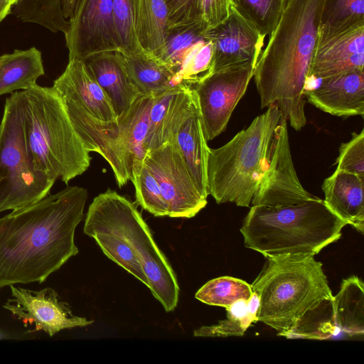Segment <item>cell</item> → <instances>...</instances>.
<instances>
[{"label":"cell","instance_id":"obj_30","mask_svg":"<svg viewBox=\"0 0 364 364\" xmlns=\"http://www.w3.org/2000/svg\"><path fill=\"white\" fill-rule=\"evenodd\" d=\"M289 0H232L235 11L262 35L274 32Z\"/></svg>","mask_w":364,"mask_h":364},{"label":"cell","instance_id":"obj_32","mask_svg":"<svg viewBox=\"0 0 364 364\" xmlns=\"http://www.w3.org/2000/svg\"><path fill=\"white\" fill-rule=\"evenodd\" d=\"M251 284L232 277H220L205 283L196 293V299L208 305L227 308L252 295Z\"/></svg>","mask_w":364,"mask_h":364},{"label":"cell","instance_id":"obj_16","mask_svg":"<svg viewBox=\"0 0 364 364\" xmlns=\"http://www.w3.org/2000/svg\"><path fill=\"white\" fill-rule=\"evenodd\" d=\"M198 105L194 90L183 85L155 95L149 112L146 151L172 141L181 124Z\"/></svg>","mask_w":364,"mask_h":364},{"label":"cell","instance_id":"obj_10","mask_svg":"<svg viewBox=\"0 0 364 364\" xmlns=\"http://www.w3.org/2000/svg\"><path fill=\"white\" fill-rule=\"evenodd\" d=\"M144 162L159 183L168 217L191 218L205 207L207 198L197 187L175 142L147 151Z\"/></svg>","mask_w":364,"mask_h":364},{"label":"cell","instance_id":"obj_35","mask_svg":"<svg viewBox=\"0 0 364 364\" xmlns=\"http://www.w3.org/2000/svg\"><path fill=\"white\" fill-rule=\"evenodd\" d=\"M135 1L136 0H112L119 52L122 53L144 52L138 43L135 32Z\"/></svg>","mask_w":364,"mask_h":364},{"label":"cell","instance_id":"obj_12","mask_svg":"<svg viewBox=\"0 0 364 364\" xmlns=\"http://www.w3.org/2000/svg\"><path fill=\"white\" fill-rule=\"evenodd\" d=\"M65 38L69 59L119 51L112 0H76Z\"/></svg>","mask_w":364,"mask_h":364},{"label":"cell","instance_id":"obj_36","mask_svg":"<svg viewBox=\"0 0 364 364\" xmlns=\"http://www.w3.org/2000/svg\"><path fill=\"white\" fill-rule=\"evenodd\" d=\"M164 1L168 12V29L192 23H199L205 28L211 0Z\"/></svg>","mask_w":364,"mask_h":364},{"label":"cell","instance_id":"obj_19","mask_svg":"<svg viewBox=\"0 0 364 364\" xmlns=\"http://www.w3.org/2000/svg\"><path fill=\"white\" fill-rule=\"evenodd\" d=\"M84 61L90 74L108 96L118 118L143 95L132 80L119 51L99 53Z\"/></svg>","mask_w":364,"mask_h":364},{"label":"cell","instance_id":"obj_26","mask_svg":"<svg viewBox=\"0 0 364 364\" xmlns=\"http://www.w3.org/2000/svg\"><path fill=\"white\" fill-rule=\"evenodd\" d=\"M76 0H18L14 14L24 22L40 25L64 35L68 32Z\"/></svg>","mask_w":364,"mask_h":364},{"label":"cell","instance_id":"obj_33","mask_svg":"<svg viewBox=\"0 0 364 364\" xmlns=\"http://www.w3.org/2000/svg\"><path fill=\"white\" fill-rule=\"evenodd\" d=\"M206 33L205 28L199 23L168 29L165 46L157 60L176 74V80L186 52L193 43L204 37Z\"/></svg>","mask_w":364,"mask_h":364},{"label":"cell","instance_id":"obj_22","mask_svg":"<svg viewBox=\"0 0 364 364\" xmlns=\"http://www.w3.org/2000/svg\"><path fill=\"white\" fill-rule=\"evenodd\" d=\"M168 31V12L164 0H136L135 32L141 50L158 59Z\"/></svg>","mask_w":364,"mask_h":364},{"label":"cell","instance_id":"obj_3","mask_svg":"<svg viewBox=\"0 0 364 364\" xmlns=\"http://www.w3.org/2000/svg\"><path fill=\"white\" fill-rule=\"evenodd\" d=\"M346 225L315 196L296 203L251 205L240 232L245 246L266 258L314 256L337 241Z\"/></svg>","mask_w":364,"mask_h":364},{"label":"cell","instance_id":"obj_39","mask_svg":"<svg viewBox=\"0 0 364 364\" xmlns=\"http://www.w3.org/2000/svg\"><path fill=\"white\" fill-rule=\"evenodd\" d=\"M4 337V335L0 332V338H2Z\"/></svg>","mask_w":364,"mask_h":364},{"label":"cell","instance_id":"obj_37","mask_svg":"<svg viewBox=\"0 0 364 364\" xmlns=\"http://www.w3.org/2000/svg\"><path fill=\"white\" fill-rule=\"evenodd\" d=\"M337 169L364 176V129L352 133V138L339 147Z\"/></svg>","mask_w":364,"mask_h":364},{"label":"cell","instance_id":"obj_11","mask_svg":"<svg viewBox=\"0 0 364 364\" xmlns=\"http://www.w3.org/2000/svg\"><path fill=\"white\" fill-rule=\"evenodd\" d=\"M256 64L249 62L220 69L193 87L207 141L226 129L233 110L253 77Z\"/></svg>","mask_w":364,"mask_h":364},{"label":"cell","instance_id":"obj_18","mask_svg":"<svg viewBox=\"0 0 364 364\" xmlns=\"http://www.w3.org/2000/svg\"><path fill=\"white\" fill-rule=\"evenodd\" d=\"M364 68V25L318 45L309 78L323 79Z\"/></svg>","mask_w":364,"mask_h":364},{"label":"cell","instance_id":"obj_27","mask_svg":"<svg viewBox=\"0 0 364 364\" xmlns=\"http://www.w3.org/2000/svg\"><path fill=\"white\" fill-rule=\"evenodd\" d=\"M364 25V0H324L318 45Z\"/></svg>","mask_w":364,"mask_h":364},{"label":"cell","instance_id":"obj_1","mask_svg":"<svg viewBox=\"0 0 364 364\" xmlns=\"http://www.w3.org/2000/svg\"><path fill=\"white\" fill-rule=\"evenodd\" d=\"M87 191L68 186L0 218V288L42 283L78 253Z\"/></svg>","mask_w":364,"mask_h":364},{"label":"cell","instance_id":"obj_7","mask_svg":"<svg viewBox=\"0 0 364 364\" xmlns=\"http://www.w3.org/2000/svg\"><path fill=\"white\" fill-rule=\"evenodd\" d=\"M225 145L209 147L207 193L217 203L250 207L269 164V151L282 113L273 105Z\"/></svg>","mask_w":364,"mask_h":364},{"label":"cell","instance_id":"obj_29","mask_svg":"<svg viewBox=\"0 0 364 364\" xmlns=\"http://www.w3.org/2000/svg\"><path fill=\"white\" fill-rule=\"evenodd\" d=\"M213 43L205 33L186 52L177 75V81L180 85L193 88L213 73Z\"/></svg>","mask_w":364,"mask_h":364},{"label":"cell","instance_id":"obj_34","mask_svg":"<svg viewBox=\"0 0 364 364\" xmlns=\"http://www.w3.org/2000/svg\"><path fill=\"white\" fill-rule=\"evenodd\" d=\"M332 301H325L307 312L286 338L326 339L336 335L338 329L333 321Z\"/></svg>","mask_w":364,"mask_h":364},{"label":"cell","instance_id":"obj_38","mask_svg":"<svg viewBox=\"0 0 364 364\" xmlns=\"http://www.w3.org/2000/svg\"><path fill=\"white\" fill-rule=\"evenodd\" d=\"M15 0H0V22L12 11Z\"/></svg>","mask_w":364,"mask_h":364},{"label":"cell","instance_id":"obj_25","mask_svg":"<svg viewBox=\"0 0 364 364\" xmlns=\"http://www.w3.org/2000/svg\"><path fill=\"white\" fill-rule=\"evenodd\" d=\"M121 53L132 80L141 94L157 95L180 85L176 74L157 59L144 52Z\"/></svg>","mask_w":364,"mask_h":364},{"label":"cell","instance_id":"obj_20","mask_svg":"<svg viewBox=\"0 0 364 364\" xmlns=\"http://www.w3.org/2000/svg\"><path fill=\"white\" fill-rule=\"evenodd\" d=\"M330 210L360 233L364 232V176L336 169L322 184Z\"/></svg>","mask_w":364,"mask_h":364},{"label":"cell","instance_id":"obj_13","mask_svg":"<svg viewBox=\"0 0 364 364\" xmlns=\"http://www.w3.org/2000/svg\"><path fill=\"white\" fill-rule=\"evenodd\" d=\"M281 117L269 151V164L252 200V205H278L303 202L315 197L301 185L294 166L287 129Z\"/></svg>","mask_w":364,"mask_h":364},{"label":"cell","instance_id":"obj_15","mask_svg":"<svg viewBox=\"0 0 364 364\" xmlns=\"http://www.w3.org/2000/svg\"><path fill=\"white\" fill-rule=\"evenodd\" d=\"M206 34L213 43V72L249 62L257 63L265 38L233 6L229 16Z\"/></svg>","mask_w":364,"mask_h":364},{"label":"cell","instance_id":"obj_4","mask_svg":"<svg viewBox=\"0 0 364 364\" xmlns=\"http://www.w3.org/2000/svg\"><path fill=\"white\" fill-rule=\"evenodd\" d=\"M27 149L36 170L65 183L82 174L92 158L53 87L16 92Z\"/></svg>","mask_w":364,"mask_h":364},{"label":"cell","instance_id":"obj_31","mask_svg":"<svg viewBox=\"0 0 364 364\" xmlns=\"http://www.w3.org/2000/svg\"><path fill=\"white\" fill-rule=\"evenodd\" d=\"M130 181L135 188L136 203L156 217H168V208L159 183L144 160L133 161Z\"/></svg>","mask_w":364,"mask_h":364},{"label":"cell","instance_id":"obj_28","mask_svg":"<svg viewBox=\"0 0 364 364\" xmlns=\"http://www.w3.org/2000/svg\"><path fill=\"white\" fill-rule=\"evenodd\" d=\"M259 296L253 292L248 300L240 299L226 308V318L217 324L203 326L193 331L196 337L242 336L252 323L257 321Z\"/></svg>","mask_w":364,"mask_h":364},{"label":"cell","instance_id":"obj_24","mask_svg":"<svg viewBox=\"0 0 364 364\" xmlns=\"http://www.w3.org/2000/svg\"><path fill=\"white\" fill-rule=\"evenodd\" d=\"M333 316L337 328L350 336L364 333V284L356 276L343 280L332 301Z\"/></svg>","mask_w":364,"mask_h":364},{"label":"cell","instance_id":"obj_5","mask_svg":"<svg viewBox=\"0 0 364 364\" xmlns=\"http://www.w3.org/2000/svg\"><path fill=\"white\" fill-rule=\"evenodd\" d=\"M75 132L88 152L99 154L110 166L119 188L130 180L131 164L118 117L105 91L83 60L69 59L53 82Z\"/></svg>","mask_w":364,"mask_h":364},{"label":"cell","instance_id":"obj_23","mask_svg":"<svg viewBox=\"0 0 364 364\" xmlns=\"http://www.w3.org/2000/svg\"><path fill=\"white\" fill-rule=\"evenodd\" d=\"M45 74L41 52L35 47L0 56V96L27 90Z\"/></svg>","mask_w":364,"mask_h":364},{"label":"cell","instance_id":"obj_9","mask_svg":"<svg viewBox=\"0 0 364 364\" xmlns=\"http://www.w3.org/2000/svg\"><path fill=\"white\" fill-rule=\"evenodd\" d=\"M55 181L36 170L28 154L17 92L6 98L0 123V213L47 196Z\"/></svg>","mask_w":364,"mask_h":364},{"label":"cell","instance_id":"obj_2","mask_svg":"<svg viewBox=\"0 0 364 364\" xmlns=\"http://www.w3.org/2000/svg\"><path fill=\"white\" fill-rule=\"evenodd\" d=\"M323 1L289 0L253 75L261 108L276 105L296 131L307 122L304 91L318 43Z\"/></svg>","mask_w":364,"mask_h":364},{"label":"cell","instance_id":"obj_14","mask_svg":"<svg viewBox=\"0 0 364 364\" xmlns=\"http://www.w3.org/2000/svg\"><path fill=\"white\" fill-rule=\"evenodd\" d=\"M12 298L4 305L24 326H34L49 336L58 332L92 324L93 320L75 316L68 304L62 301L57 291L50 287L40 291L9 286Z\"/></svg>","mask_w":364,"mask_h":364},{"label":"cell","instance_id":"obj_8","mask_svg":"<svg viewBox=\"0 0 364 364\" xmlns=\"http://www.w3.org/2000/svg\"><path fill=\"white\" fill-rule=\"evenodd\" d=\"M87 214L119 235L132 250L147 277L149 289L167 312L178 304L179 286L173 269L155 242L136 203L107 189L90 204Z\"/></svg>","mask_w":364,"mask_h":364},{"label":"cell","instance_id":"obj_21","mask_svg":"<svg viewBox=\"0 0 364 364\" xmlns=\"http://www.w3.org/2000/svg\"><path fill=\"white\" fill-rule=\"evenodd\" d=\"M202 195L207 198V161L209 147L198 106L179 127L174 139Z\"/></svg>","mask_w":364,"mask_h":364},{"label":"cell","instance_id":"obj_6","mask_svg":"<svg viewBox=\"0 0 364 364\" xmlns=\"http://www.w3.org/2000/svg\"><path fill=\"white\" fill-rule=\"evenodd\" d=\"M251 287L259 296L257 321L284 337L307 312L333 299L322 264L313 255L267 258Z\"/></svg>","mask_w":364,"mask_h":364},{"label":"cell","instance_id":"obj_17","mask_svg":"<svg viewBox=\"0 0 364 364\" xmlns=\"http://www.w3.org/2000/svg\"><path fill=\"white\" fill-rule=\"evenodd\" d=\"M307 101L337 117L364 114V70H353L321 80L317 87L304 91Z\"/></svg>","mask_w":364,"mask_h":364}]
</instances>
